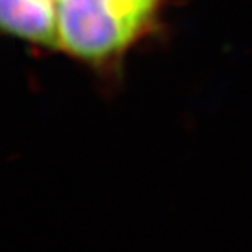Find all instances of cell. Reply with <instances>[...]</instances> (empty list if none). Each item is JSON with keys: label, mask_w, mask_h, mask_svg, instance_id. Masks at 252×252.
Instances as JSON below:
<instances>
[{"label": "cell", "mask_w": 252, "mask_h": 252, "mask_svg": "<svg viewBox=\"0 0 252 252\" xmlns=\"http://www.w3.org/2000/svg\"><path fill=\"white\" fill-rule=\"evenodd\" d=\"M6 32L47 47L60 46L57 0H0Z\"/></svg>", "instance_id": "2"}, {"label": "cell", "mask_w": 252, "mask_h": 252, "mask_svg": "<svg viewBox=\"0 0 252 252\" xmlns=\"http://www.w3.org/2000/svg\"><path fill=\"white\" fill-rule=\"evenodd\" d=\"M57 11L60 46L84 61L110 60L138 33L114 0H57Z\"/></svg>", "instance_id": "1"}, {"label": "cell", "mask_w": 252, "mask_h": 252, "mask_svg": "<svg viewBox=\"0 0 252 252\" xmlns=\"http://www.w3.org/2000/svg\"><path fill=\"white\" fill-rule=\"evenodd\" d=\"M114 3L125 19L140 32L151 20L158 0H114Z\"/></svg>", "instance_id": "3"}]
</instances>
